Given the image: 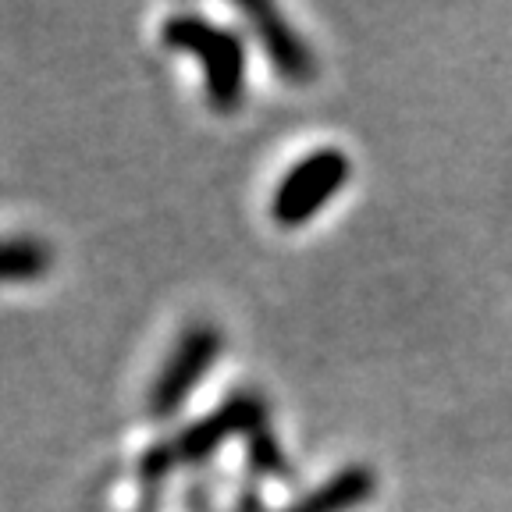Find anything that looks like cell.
Wrapping results in <instances>:
<instances>
[{"label": "cell", "instance_id": "277c9868", "mask_svg": "<svg viewBox=\"0 0 512 512\" xmlns=\"http://www.w3.org/2000/svg\"><path fill=\"white\" fill-rule=\"evenodd\" d=\"M217 349H221V335H217L210 324H196L189 328L182 338H178L175 352H171V360L164 363L160 370L157 384H153L150 392V413L153 416H171L196 384L203 381V374L210 370L214 363Z\"/></svg>", "mask_w": 512, "mask_h": 512}, {"label": "cell", "instance_id": "7a4b0ae2", "mask_svg": "<svg viewBox=\"0 0 512 512\" xmlns=\"http://www.w3.org/2000/svg\"><path fill=\"white\" fill-rule=\"evenodd\" d=\"M349 171L352 164L342 150H317L303 157L274 189L271 217L281 228H299L313 214H320L324 203L349 182Z\"/></svg>", "mask_w": 512, "mask_h": 512}, {"label": "cell", "instance_id": "52a82bcc", "mask_svg": "<svg viewBox=\"0 0 512 512\" xmlns=\"http://www.w3.org/2000/svg\"><path fill=\"white\" fill-rule=\"evenodd\" d=\"M50 249L40 239H0V281H29L47 274Z\"/></svg>", "mask_w": 512, "mask_h": 512}, {"label": "cell", "instance_id": "8992f818", "mask_svg": "<svg viewBox=\"0 0 512 512\" xmlns=\"http://www.w3.org/2000/svg\"><path fill=\"white\" fill-rule=\"evenodd\" d=\"M370 495H374V473L352 466V470L335 473L324 488L303 495L296 505H288L285 512H349L352 505H360Z\"/></svg>", "mask_w": 512, "mask_h": 512}, {"label": "cell", "instance_id": "6da1fadb", "mask_svg": "<svg viewBox=\"0 0 512 512\" xmlns=\"http://www.w3.org/2000/svg\"><path fill=\"white\" fill-rule=\"evenodd\" d=\"M160 40L168 47L196 54V61L203 64V75H207V100L217 111L239 107L242 89H246V50H242V40L235 32L192 15V11H182V15H171L164 22Z\"/></svg>", "mask_w": 512, "mask_h": 512}, {"label": "cell", "instance_id": "5b68a950", "mask_svg": "<svg viewBox=\"0 0 512 512\" xmlns=\"http://www.w3.org/2000/svg\"><path fill=\"white\" fill-rule=\"evenodd\" d=\"M242 15L256 25V36L264 40L267 57H271V64L285 79L306 82L310 75H317V64H313L306 43L299 40L296 29L281 18L278 8H271V4H242Z\"/></svg>", "mask_w": 512, "mask_h": 512}, {"label": "cell", "instance_id": "3957f363", "mask_svg": "<svg viewBox=\"0 0 512 512\" xmlns=\"http://www.w3.org/2000/svg\"><path fill=\"white\" fill-rule=\"evenodd\" d=\"M264 420V406L249 395H239V399L224 402L217 413H210L203 424L189 427L185 434H178L168 445H157L150 456L143 459V473L146 477H160V473L175 470L182 463H196V459H207L221 441H228L232 434L249 431V427H260Z\"/></svg>", "mask_w": 512, "mask_h": 512}, {"label": "cell", "instance_id": "ba28073f", "mask_svg": "<svg viewBox=\"0 0 512 512\" xmlns=\"http://www.w3.org/2000/svg\"><path fill=\"white\" fill-rule=\"evenodd\" d=\"M239 512H260V498H242V505H239Z\"/></svg>", "mask_w": 512, "mask_h": 512}]
</instances>
